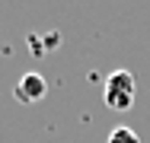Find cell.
<instances>
[{
	"instance_id": "obj_1",
	"label": "cell",
	"mask_w": 150,
	"mask_h": 143,
	"mask_svg": "<svg viewBox=\"0 0 150 143\" xmlns=\"http://www.w3.org/2000/svg\"><path fill=\"white\" fill-rule=\"evenodd\" d=\"M102 99L112 111H128L134 105V76L131 70H112L102 86Z\"/></svg>"
},
{
	"instance_id": "obj_2",
	"label": "cell",
	"mask_w": 150,
	"mask_h": 143,
	"mask_svg": "<svg viewBox=\"0 0 150 143\" xmlns=\"http://www.w3.org/2000/svg\"><path fill=\"white\" fill-rule=\"evenodd\" d=\"M13 95H16V102H23V105H35V102H42L45 95H48V80L42 76V73H23L16 86H13Z\"/></svg>"
},
{
	"instance_id": "obj_3",
	"label": "cell",
	"mask_w": 150,
	"mask_h": 143,
	"mask_svg": "<svg viewBox=\"0 0 150 143\" xmlns=\"http://www.w3.org/2000/svg\"><path fill=\"white\" fill-rule=\"evenodd\" d=\"M105 143H141V137H137L131 127L118 124V127H112V134H109V140H105Z\"/></svg>"
},
{
	"instance_id": "obj_4",
	"label": "cell",
	"mask_w": 150,
	"mask_h": 143,
	"mask_svg": "<svg viewBox=\"0 0 150 143\" xmlns=\"http://www.w3.org/2000/svg\"><path fill=\"white\" fill-rule=\"evenodd\" d=\"M58 41H61L58 35H48V38H45V48H54V45H58Z\"/></svg>"
}]
</instances>
